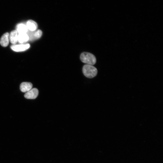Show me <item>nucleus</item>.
Segmentation results:
<instances>
[{"instance_id": "obj_4", "label": "nucleus", "mask_w": 163, "mask_h": 163, "mask_svg": "<svg viewBox=\"0 0 163 163\" xmlns=\"http://www.w3.org/2000/svg\"><path fill=\"white\" fill-rule=\"evenodd\" d=\"M30 47V45L29 43L15 44L12 45L11 48L14 51L19 52L25 51L28 49Z\"/></svg>"}, {"instance_id": "obj_10", "label": "nucleus", "mask_w": 163, "mask_h": 163, "mask_svg": "<svg viewBox=\"0 0 163 163\" xmlns=\"http://www.w3.org/2000/svg\"><path fill=\"white\" fill-rule=\"evenodd\" d=\"M29 40V37L27 33H19L18 42L20 44L25 43Z\"/></svg>"}, {"instance_id": "obj_2", "label": "nucleus", "mask_w": 163, "mask_h": 163, "mask_svg": "<svg viewBox=\"0 0 163 163\" xmlns=\"http://www.w3.org/2000/svg\"><path fill=\"white\" fill-rule=\"evenodd\" d=\"M81 61L86 64L93 65L95 64L96 59L92 54L88 52L82 53L80 56Z\"/></svg>"}, {"instance_id": "obj_7", "label": "nucleus", "mask_w": 163, "mask_h": 163, "mask_svg": "<svg viewBox=\"0 0 163 163\" xmlns=\"http://www.w3.org/2000/svg\"><path fill=\"white\" fill-rule=\"evenodd\" d=\"M18 33L16 30H13L9 34V40L13 45L15 44L18 42Z\"/></svg>"}, {"instance_id": "obj_1", "label": "nucleus", "mask_w": 163, "mask_h": 163, "mask_svg": "<svg viewBox=\"0 0 163 163\" xmlns=\"http://www.w3.org/2000/svg\"><path fill=\"white\" fill-rule=\"evenodd\" d=\"M82 71L85 76L89 78L94 77L97 73V70L96 68L93 65L88 64L83 66Z\"/></svg>"}, {"instance_id": "obj_5", "label": "nucleus", "mask_w": 163, "mask_h": 163, "mask_svg": "<svg viewBox=\"0 0 163 163\" xmlns=\"http://www.w3.org/2000/svg\"><path fill=\"white\" fill-rule=\"evenodd\" d=\"M38 93V90L37 88H32L25 93L24 97L28 99H34L37 97Z\"/></svg>"}, {"instance_id": "obj_11", "label": "nucleus", "mask_w": 163, "mask_h": 163, "mask_svg": "<svg viewBox=\"0 0 163 163\" xmlns=\"http://www.w3.org/2000/svg\"><path fill=\"white\" fill-rule=\"evenodd\" d=\"M16 30L18 34L27 33L28 30L26 25L20 23L18 24L16 27Z\"/></svg>"}, {"instance_id": "obj_3", "label": "nucleus", "mask_w": 163, "mask_h": 163, "mask_svg": "<svg viewBox=\"0 0 163 163\" xmlns=\"http://www.w3.org/2000/svg\"><path fill=\"white\" fill-rule=\"evenodd\" d=\"M27 34L29 37V40L32 41L39 39L42 35V32L40 30H36L34 31L28 30Z\"/></svg>"}, {"instance_id": "obj_9", "label": "nucleus", "mask_w": 163, "mask_h": 163, "mask_svg": "<svg viewBox=\"0 0 163 163\" xmlns=\"http://www.w3.org/2000/svg\"><path fill=\"white\" fill-rule=\"evenodd\" d=\"M26 26L28 30L32 31L36 30L38 27L37 23L32 20L28 21L26 23Z\"/></svg>"}, {"instance_id": "obj_6", "label": "nucleus", "mask_w": 163, "mask_h": 163, "mask_svg": "<svg viewBox=\"0 0 163 163\" xmlns=\"http://www.w3.org/2000/svg\"><path fill=\"white\" fill-rule=\"evenodd\" d=\"M32 84L29 82H22L20 85V89L23 92H27L32 88Z\"/></svg>"}, {"instance_id": "obj_8", "label": "nucleus", "mask_w": 163, "mask_h": 163, "mask_svg": "<svg viewBox=\"0 0 163 163\" xmlns=\"http://www.w3.org/2000/svg\"><path fill=\"white\" fill-rule=\"evenodd\" d=\"M9 34L6 33L1 37L0 40V44L3 47H6L8 46L9 43Z\"/></svg>"}]
</instances>
